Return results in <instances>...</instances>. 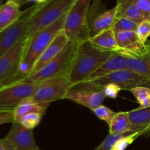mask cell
Instances as JSON below:
<instances>
[{
    "label": "cell",
    "mask_w": 150,
    "mask_h": 150,
    "mask_svg": "<svg viewBox=\"0 0 150 150\" xmlns=\"http://www.w3.org/2000/svg\"><path fill=\"white\" fill-rule=\"evenodd\" d=\"M131 122V131L142 134L150 131V107L138 108L128 111Z\"/></svg>",
    "instance_id": "18"
},
{
    "label": "cell",
    "mask_w": 150,
    "mask_h": 150,
    "mask_svg": "<svg viewBox=\"0 0 150 150\" xmlns=\"http://www.w3.org/2000/svg\"><path fill=\"white\" fill-rule=\"evenodd\" d=\"M133 133H124V134H120V135H114L110 134L106 137V139L101 143V144L99 146L96 148L95 150H111L113 146H114L116 142L120 139H122L124 136H127V135Z\"/></svg>",
    "instance_id": "28"
},
{
    "label": "cell",
    "mask_w": 150,
    "mask_h": 150,
    "mask_svg": "<svg viewBox=\"0 0 150 150\" xmlns=\"http://www.w3.org/2000/svg\"><path fill=\"white\" fill-rule=\"evenodd\" d=\"M42 117L43 116L42 114L38 113H30L21 117L18 122L20 123L26 128L33 130L37 126L39 125Z\"/></svg>",
    "instance_id": "24"
},
{
    "label": "cell",
    "mask_w": 150,
    "mask_h": 150,
    "mask_svg": "<svg viewBox=\"0 0 150 150\" xmlns=\"http://www.w3.org/2000/svg\"><path fill=\"white\" fill-rule=\"evenodd\" d=\"M14 122L15 117L13 111H0V125Z\"/></svg>",
    "instance_id": "31"
},
{
    "label": "cell",
    "mask_w": 150,
    "mask_h": 150,
    "mask_svg": "<svg viewBox=\"0 0 150 150\" xmlns=\"http://www.w3.org/2000/svg\"><path fill=\"white\" fill-rule=\"evenodd\" d=\"M38 150H40V149H38Z\"/></svg>",
    "instance_id": "39"
},
{
    "label": "cell",
    "mask_w": 150,
    "mask_h": 150,
    "mask_svg": "<svg viewBox=\"0 0 150 150\" xmlns=\"http://www.w3.org/2000/svg\"><path fill=\"white\" fill-rule=\"evenodd\" d=\"M21 6L13 1H7L0 5V32L16 23L21 16Z\"/></svg>",
    "instance_id": "17"
},
{
    "label": "cell",
    "mask_w": 150,
    "mask_h": 150,
    "mask_svg": "<svg viewBox=\"0 0 150 150\" xmlns=\"http://www.w3.org/2000/svg\"><path fill=\"white\" fill-rule=\"evenodd\" d=\"M79 43L69 42L63 51L47 65L40 70L33 74L29 75L23 80L33 83H38L41 81L56 77V76L68 75L74 57L77 51Z\"/></svg>",
    "instance_id": "5"
},
{
    "label": "cell",
    "mask_w": 150,
    "mask_h": 150,
    "mask_svg": "<svg viewBox=\"0 0 150 150\" xmlns=\"http://www.w3.org/2000/svg\"><path fill=\"white\" fill-rule=\"evenodd\" d=\"M92 0H77L66 16L64 29L70 42L81 43L90 38L89 11Z\"/></svg>",
    "instance_id": "3"
},
{
    "label": "cell",
    "mask_w": 150,
    "mask_h": 150,
    "mask_svg": "<svg viewBox=\"0 0 150 150\" xmlns=\"http://www.w3.org/2000/svg\"><path fill=\"white\" fill-rule=\"evenodd\" d=\"M142 134V133L140 132H136L124 136L116 142L111 150H125L127 146L133 144V142Z\"/></svg>",
    "instance_id": "26"
},
{
    "label": "cell",
    "mask_w": 150,
    "mask_h": 150,
    "mask_svg": "<svg viewBox=\"0 0 150 150\" xmlns=\"http://www.w3.org/2000/svg\"><path fill=\"white\" fill-rule=\"evenodd\" d=\"M7 1H13V2H16L17 4H18L19 5L21 6L24 4V1L25 0H7Z\"/></svg>",
    "instance_id": "33"
},
{
    "label": "cell",
    "mask_w": 150,
    "mask_h": 150,
    "mask_svg": "<svg viewBox=\"0 0 150 150\" xmlns=\"http://www.w3.org/2000/svg\"><path fill=\"white\" fill-rule=\"evenodd\" d=\"M73 86L68 75L56 76L38 82V86L30 100L38 103H50L64 99Z\"/></svg>",
    "instance_id": "6"
},
{
    "label": "cell",
    "mask_w": 150,
    "mask_h": 150,
    "mask_svg": "<svg viewBox=\"0 0 150 150\" xmlns=\"http://www.w3.org/2000/svg\"><path fill=\"white\" fill-rule=\"evenodd\" d=\"M89 40L94 45L104 51L117 53L120 50L116 39L115 32L111 28L91 37Z\"/></svg>",
    "instance_id": "19"
},
{
    "label": "cell",
    "mask_w": 150,
    "mask_h": 150,
    "mask_svg": "<svg viewBox=\"0 0 150 150\" xmlns=\"http://www.w3.org/2000/svg\"><path fill=\"white\" fill-rule=\"evenodd\" d=\"M116 19L117 16L115 7L98 14L89 22L90 38L111 29Z\"/></svg>",
    "instance_id": "16"
},
{
    "label": "cell",
    "mask_w": 150,
    "mask_h": 150,
    "mask_svg": "<svg viewBox=\"0 0 150 150\" xmlns=\"http://www.w3.org/2000/svg\"><path fill=\"white\" fill-rule=\"evenodd\" d=\"M116 16L119 18H127L131 19L138 24L146 20L144 15L139 9L134 0H117Z\"/></svg>",
    "instance_id": "15"
},
{
    "label": "cell",
    "mask_w": 150,
    "mask_h": 150,
    "mask_svg": "<svg viewBox=\"0 0 150 150\" xmlns=\"http://www.w3.org/2000/svg\"><path fill=\"white\" fill-rule=\"evenodd\" d=\"M101 88H102L106 98H110L112 99L117 98L118 97L119 93L122 90L120 86L114 83H108V84L102 86Z\"/></svg>",
    "instance_id": "29"
},
{
    "label": "cell",
    "mask_w": 150,
    "mask_h": 150,
    "mask_svg": "<svg viewBox=\"0 0 150 150\" xmlns=\"http://www.w3.org/2000/svg\"><path fill=\"white\" fill-rule=\"evenodd\" d=\"M2 1H3V0H0V5H1V4H2Z\"/></svg>",
    "instance_id": "37"
},
{
    "label": "cell",
    "mask_w": 150,
    "mask_h": 150,
    "mask_svg": "<svg viewBox=\"0 0 150 150\" xmlns=\"http://www.w3.org/2000/svg\"><path fill=\"white\" fill-rule=\"evenodd\" d=\"M147 80L148 79L145 76L127 68L117 70L103 77L85 82H89L99 87H102L108 83H114L120 86L122 90L130 91L136 86H142V83Z\"/></svg>",
    "instance_id": "11"
},
{
    "label": "cell",
    "mask_w": 150,
    "mask_h": 150,
    "mask_svg": "<svg viewBox=\"0 0 150 150\" xmlns=\"http://www.w3.org/2000/svg\"><path fill=\"white\" fill-rule=\"evenodd\" d=\"M28 43V38L22 40L0 57V87L13 83Z\"/></svg>",
    "instance_id": "9"
},
{
    "label": "cell",
    "mask_w": 150,
    "mask_h": 150,
    "mask_svg": "<svg viewBox=\"0 0 150 150\" xmlns=\"http://www.w3.org/2000/svg\"><path fill=\"white\" fill-rule=\"evenodd\" d=\"M142 86H145V87L149 88V89H150V79H148V80L146 81H145L144 83H142Z\"/></svg>",
    "instance_id": "34"
},
{
    "label": "cell",
    "mask_w": 150,
    "mask_h": 150,
    "mask_svg": "<svg viewBox=\"0 0 150 150\" xmlns=\"http://www.w3.org/2000/svg\"><path fill=\"white\" fill-rule=\"evenodd\" d=\"M92 112L95 114V116L99 120L105 121L108 124V126L111 124L113 118H114V116L117 114L113 110L110 109L109 108H108V107L103 105H100L98 108L92 110Z\"/></svg>",
    "instance_id": "25"
},
{
    "label": "cell",
    "mask_w": 150,
    "mask_h": 150,
    "mask_svg": "<svg viewBox=\"0 0 150 150\" xmlns=\"http://www.w3.org/2000/svg\"><path fill=\"white\" fill-rule=\"evenodd\" d=\"M108 127L110 134L120 135L133 133L131 131V122L128 111L117 113Z\"/></svg>",
    "instance_id": "21"
},
{
    "label": "cell",
    "mask_w": 150,
    "mask_h": 150,
    "mask_svg": "<svg viewBox=\"0 0 150 150\" xmlns=\"http://www.w3.org/2000/svg\"><path fill=\"white\" fill-rule=\"evenodd\" d=\"M50 103H38L33 102L30 98H26L21 102L14 110L15 122H18L21 117L30 113H38L44 116Z\"/></svg>",
    "instance_id": "20"
},
{
    "label": "cell",
    "mask_w": 150,
    "mask_h": 150,
    "mask_svg": "<svg viewBox=\"0 0 150 150\" xmlns=\"http://www.w3.org/2000/svg\"><path fill=\"white\" fill-rule=\"evenodd\" d=\"M38 83L19 80L0 87V111H14L21 102L32 96Z\"/></svg>",
    "instance_id": "8"
},
{
    "label": "cell",
    "mask_w": 150,
    "mask_h": 150,
    "mask_svg": "<svg viewBox=\"0 0 150 150\" xmlns=\"http://www.w3.org/2000/svg\"><path fill=\"white\" fill-rule=\"evenodd\" d=\"M114 53L98 48L89 40L79 43L68 73L72 85L86 81Z\"/></svg>",
    "instance_id": "1"
},
{
    "label": "cell",
    "mask_w": 150,
    "mask_h": 150,
    "mask_svg": "<svg viewBox=\"0 0 150 150\" xmlns=\"http://www.w3.org/2000/svg\"><path fill=\"white\" fill-rule=\"evenodd\" d=\"M127 68H128V57L118 53H114L98 70L91 75L86 81L95 80L107 76L113 72Z\"/></svg>",
    "instance_id": "14"
},
{
    "label": "cell",
    "mask_w": 150,
    "mask_h": 150,
    "mask_svg": "<svg viewBox=\"0 0 150 150\" xmlns=\"http://www.w3.org/2000/svg\"><path fill=\"white\" fill-rule=\"evenodd\" d=\"M136 32L142 42L147 43L148 38L150 36V21L144 20L139 23Z\"/></svg>",
    "instance_id": "27"
},
{
    "label": "cell",
    "mask_w": 150,
    "mask_h": 150,
    "mask_svg": "<svg viewBox=\"0 0 150 150\" xmlns=\"http://www.w3.org/2000/svg\"><path fill=\"white\" fill-rule=\"evenodd\" d=\"M137 27L138 23L131 19L127 18H119L116 19L111 29L114 30L115 33H117V32H126V31L136 32Z\"/></svg>",
    "instance_id": "23"
},
{
    "label": "cell",
    "mask_w": 150,
    "mask_h": 150,
    "mask_svg": "<svg viewBox=\"0 0 150 150\" xmlns=\"http://www.w3.org/2000/svg\"><path fill=\"white\" fill-rule=\"evenodd\" d=\"M146 20L150 21V0H134Z\"/></svg>",
    "instance_id": "30"
},
{
    "label": "cell",
    "mask_w": 150,
    "mask_h": 150,
    "mask_svg": "<svg viewBox=\"0 0 150 150\" xmlns=\"http://www.w3.org/2000/svg\"><path fill=\"white\" fill-rule=\"evenodd\" d=\"M4 145V139H0V146H3Z\"/></svg>",
    "instance_id": "35"
},
{
    "label": "cell",
    "mask_w": 150,
    "mask_h": 150,
    "mask_svg": "<svg viewBox=\"0 0 150 150\" xmlns=\"http://www.w3.org/2000/svg\"><path fill=\"white\" fill-rule=\"evenodd\" d=\"M6 150H38L33 130L26 128L19 122L13 123L8 134L4 138Z\"/></svg>",
    "instance_id": "12"
},
{
    "label": "cell",
    "mask_w": 150,
    "mask_h": 150,
    "mask_svg": "<svg viewBox=\"0 0 150 150\" xmlns=\"http://www.w3.org/2000/svg\"><path fill=\"white\" fill-rule=\"evenodd\" d=\"M48 0H25L24 4L28 2H35V4H43L46 2Z\"/></svg>",
    "instance_id": "32"
},
{
    "label": "cell",
    "mask_w": 150,
    "mask_h": 150,
    "mask_svg": "<svg viewBox=\"0 0 150 150\" xmlns=\"http://www.w3.org/2000/svg\"><path fill=\"white\" fill-rule=\"evenodd\" d=\"M77 0H48L30 18L28 38L67 14Z\"/></svg>",
    "instance_id": "4"
},
{
    "label": "cell",
    "mask_w": 150,
    "mask_h": 150,
    "mask_svg": "<svg viewBox=\"0 0 150 150\" xmlns=\"http://www.w3.org/2000/svg\"><path fill=\"white\" fill-rule=\"evenodd\" d=\"M140 105V108L150 107V89L145 86H139L130 90Z\"/></svg>",
    "instance_id": "22"
},
{
    "label": "cell",
    "mask_w": 150,
    "mask_h": 150,
    "mask_svg": "<svg viewBox=\"0 0 150 150\" xmlns=\"http://www.w3.org/2000/svg\"><path fill=\"white\" fill-rule=\"evenodd\" d=\"M147 44H148V45H150V40H149V41H148Z\"/></svg>",
    "instance_id": "38"
},
{
    "label": "cell",
    "mask_w": 150,
    "mask_h": 150,
    "mask_svg": "<svg viewBox=\"0 0 150 150\" xmlns=\"http://www.w3.org/2000/svg\"><path fill=\"white\" fill-rule=\"evenodd\" d=\"M40 5L41 4H35L23 10L16 23L0 32V57L18 42L28 38L29 19Z\"/></svg>",
    "instance_id": "7"
},
{
    "label": "cell",
    "mask_w": 150,
    "mask_h": 150,
    "mask_svg": "<svg viewBox=\"0 0 150 150\" xmlns=\"http://www.w3.org/2000/svg\"><path fill=\"white\" fill-rule=\"evenodd\" d=\"M66 16L67 15L28 38V43L20 64L18 73L13 82L21 80L31 74L35 63L41 54L54 40L59 32L64 29Z\"/></svg>",
    "instance_id": "2"
},
{
    "label": "cell",
    "mask_w": 150,
    "mask_h": 150,
    "mask_svg": "<svg viewBox=\"0 0 150 150\" xmlns=\"http://www.w3.org/2000/svg\"><path fill=\"white\" fill-rule=\"evenodd\" d=\"M0 150H6V149L3 146H0Z\"/></svg>",
    "instance_id": "36"
},
{
    "label": "cell",
    "mask_w": 150,
    "mask_h": 150,
    "mask_svg": "<svg viewBox=\"0 0 150 150\" xmlns=\"http://www.w3.org/2000/svg\"><path fill=\"white\" fill-rule=\"evenodd\" d=\"M105 98L102 88L89 82H82L72 86L64 99L73 101L92 111L103 105Z\"/></svg>",
    "instance_id": "10"
},
{
    "label": "cell",
    "mask_w": 150,
    "mask_h": 150,
    "mask_svg": "<svg viewBox=\"0 0 150 150\" xmlns=\"http://www.w3.org/2000/svg\"><path fill=\"white\" fill-rule=\"evenodd\" d=\"M70 40L64 32V29H62L54 38V40L51 42V44L47 47L46 49L39 57L32 69L31 74H33L40 70L42 67H45L50 62L56 58L67 46Z\"/></svg>",
    "instance_id": "13"
}]
</instances>
